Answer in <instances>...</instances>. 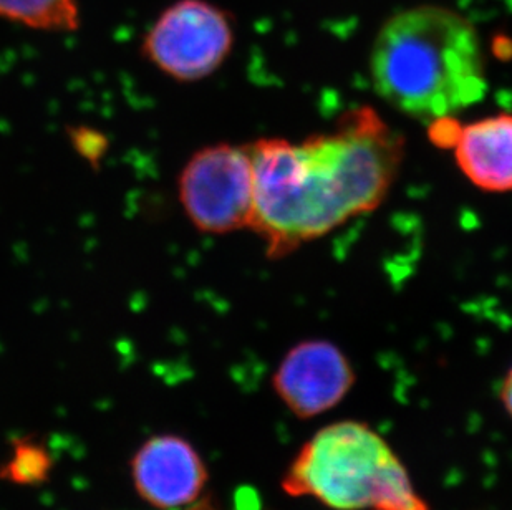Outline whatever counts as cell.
Returning <instances> with one entry per match:
<instances>
[{
  "label": "cell",
  "instance_id": "1",
  "mask_svg": "<svg viewBox=\"0 0 512 510\" xmlns=\"http://www.w3.org/2000/svg\"><path fill=\"white\" fill-rule=\"evenodd\" d=\"M254 173L252 231L281 259L375 211L400 173L405 141L370 106L302 143L264 138L247 145Z\"/></svg>",
  "mask_w": 512,
  "mask_h": 510
},
{
  "label": "cell",
  "instance_id": "2",
  "mask_svg": "<svg viewBox=\"0 0 512 510\" xmlns=\"http://www.w3.org/2000/svg\"><path fill=\"white\" fill-rule=\"evenodd\" d=\"M373 90L403 115L455 118L488 92L478 29L455 9L418 4L383 22L370 50Z\"/></svg>",
  "mask_w": 512,
  "mask_h": 510
},
{
  "label": "cell",
  "instance_id": "3",
  "mask_svg": "<svg viewBox=\"0 0 512 510\" xmlns=\"http://www.w3.org/2000/svg\"><path fill=\"white\" fill-rule=\"evenodd\" d=\"M282 487L289 496L312 497L335 510H428L387 441L358 421L315 433L290 464Z\"/></svg>",
  "mask_w": 512,
  "mask_h": 510
},
{
  "label": "cell",
  "instance_id": "4",
  "mask_svg": "<svg viewBox=\"0 0 512 510\" xmlns=\"http://www.w3.org/2000/svg\"><path fill=\"white\" fill-rule=\"evenodd\" d=\"M234 20L211 0H174L166 5L141 40V57L178 83L213 77L231 57Z\"/></svg>",
  "mask_w": 512,
  "mask_h": 510
},
{
  "label": "cell",
  "instance_id": "5",
  "mask_svg": "<svg viewBox=\"0 0 512 510\" xmlns=\"http://www.w3.org/2000/svg\"><path fill=\"white\" fill-rule=\"evenodd\" d=\"M178 201L188 221L203 234L224 236L251 229L254 173L247 146H204L184 163Z\"/></svg>",
  "mask_w": 512,
  "mask_h": 510
},
{
  "label": "cell",
  "instance_id": "6",
  "mask_svg": "<svg viewBox=\"0 0 512 510\" xmlns=\"http://www.w3.org/2000/svg\"><path fill=\"white\" fill-rule=\"evenodd\" d=\"M355 383L345 353L327 340L290 348L274 375V390L290 413L310 419L339 405Z\"/></svg>",
  "mask_w": 512,
  "mask_h": 510
},
{
  "label": "cell",
  "instance_id": "7",
  "mask_svg": "<svg viewBox=\"0 0 512 510\" xmlns=\"http://www.w3.org/2000/svg\"><path fill=\"white\" fill-rule=\"evenodd\" d=\"M131 474L143 501L163 510L193 504L208 481L196 449L173 434L146 441L131 462Z\"/></svg>",
  "mask_w": 512,
  "mask_h": 510
},
{
  "label": "cell",
  "instance_id": "8",
  "mask_svg": "<svg viewBox=\"0 0 512 510\" xmlns=\"http://www.w3.org/2000/svg\"><path fill=\"white\" fill-rule=\"evenodd\" d=\"M453 150L459 171L473 186L486 193H511L512 113L463 126Z\"/></svg>",
  "mask_w": 512,
  "mask_h": 510
},
{
  "label": "cell",
  "instance_id": "9",
  "mask_svg": "<svg viewBox=\"0 0 512 510\" xmlns=\"http://www.w3.org/2000/svg\"><path fill=\"white\" fill-rule=\"evenodd\" d=\"M0 19L47 34H72L82 25L80 0H0Z\"/></svg>",
  "mask_w": 512,
  "mask_h": 510
},
{
  "label": "cell",
  "instance_id": "10",
  "mask_svg": "<svg viewBox=\"0 0 512 510\" xmlns=\"http://www.w3.org/2000/svg\"><path fill=\"white\" fill-rule=\"evenodd\" d=\"M52 459L40 444L30 439H20L15 443L14 456L7 462L0 476L15 484H39L49 477Z\"/></svg>",
  "mask_w": 512,
  "mask_h": 510
},
{
  "label": "cell",
  "instance_id": "11",
  "mask_svg": "<svg viewBox=\"0 0 512 510\" xmlns=\"http://www.w3.org/2000/svg\"><path fill=\"white\" fill-rule=\"evenodd\" d=\"M68 138L78 156L90 164L100 163L108 153V146H110L107 136L92 126H73L72 130L68 131Z\"/></svg>",
  "mask_w": 512,
  "mask_h": 510
},
{
  "label": "cell",
  "instance_id": "12",
  "mask_svg": "<svg viewBox=\"0 0 512 510\" xmlns=\"http://www.w3.org/2000/svg\"><path fill=\"white\" fill-rule=\"evenodd\" d=\"M501 403H503L506 413L512 418V366L508 373L504 376L503 385H501V393H499Z\"/></svg>",
  "mask_w": 512,
  "mask_h": 510
},
{
  "label": "cell",
  "instance_id": "13",
  "mask_svg": "<svg viewBox=\"0 0 512 510\" xmlns=\"http://www.w3.org/2000/svg\"><path fill=\"white\" fill-rule=\"evenodd\" d=\"M191 510H203V509H201V507H198V509H196V507H194V509H191Z\"/></svg>",
  "mask_w": 512,
  "mask_h": 510
}]
</instances>
